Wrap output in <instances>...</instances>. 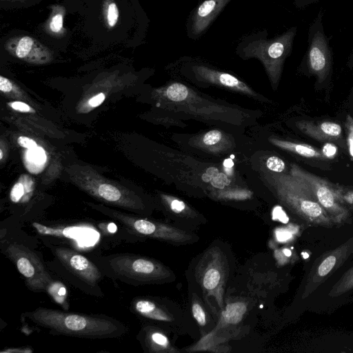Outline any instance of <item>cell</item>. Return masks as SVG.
<instances>
[{
  "label": "cell",
  "mask_w": 353,
  "mask_h": 353,
  "mask_svg": "<svg viewBox=\"0 0 353 353\" xmlns=\"http://www.w3.org/2000/svg\"><path fill=\"white\" fill-rule=\"evenodd\" d=\"M119 9L115 2L108 0L104 6V17L108 27L116 26L119 19Z\"/></svg>",
  "instance_id": "obj_26"
},
{
  "label": "cell",
  "mask_w": 353,
  "mask_h": 353,
  "mask_svg": "<svg viewBox=\"0 0 353 353\" xmlns=\"http://www.w3.org/2000/svg\"><path fill=\"white\" fill-rule=\"evenodd\" d=\"M219 174V170L216 168L210 167L203 174L201 179L205 182H210Z\"/></svg>",
  "instance_id": "obj_37"
},
{
  "label": "cell",
  "mask_w": 353,
  "mask_h": 353,
  "mask_svg": "<svg viewBox=\"0 0 353 353\" xmlns=\"http://www.w3.org/2000/svg\"><path fill=\"white\" fill-rule=\"evenodd\" d=\"M137 339L143 350L150 353L178 352L172 345L168 337L159 328L152 325H144L141 329Z\"/></svg>",
  "instance_id": "obj_15"
},
{
  "label": "cell",
  "mask_w": 353,
  "mask_h": 353,
  "mask_svg": "<svg viewBox=\"0 0 353 353\" xmlns=\"http://www.w3.org/2000/svg\"><path fill=\"white\" fill-rule=\"evenodd\" d=\"M1 248L2 252L14 264L30 290L34 292L46 291L53 279L33 250L21 243L2 240Z\"/></svg>",
  "instance_id": "obj_7"
},
{
  "label": "cell",
  "mask_w": 353,
  "mask_h": 353,
  "mask_svg": "<svg viewBox=\"0 0 353 353\" xmlns=\"http://www.w3.org/2000/svg\"><path fill=\"white\" fill-rule=\"evenodd\" d=\"M130 310L136 315L148 320L170 323L173 316L163 305L150 297L139 296L130 303Z\"/></svg>",
  "instance_id": "obj_14"
},
{
  "label": "cell",
  "mask_w": 353,
  "mask_h": 353,
  "mask_svg": "<svg viewBox=\"0 0 353 353\" xmlns=\"http://www.w3.org/2000/svg\"><path fill=\"white\" fill-rule=\"evenodd\" d=\"M52 252L61 265L79 281L90 288H97L103 278L98 265L84 255L63 246L50 245Z\"/></svg>",
  "instance_id": "obj_10"
},
{
  "label": "cell",
  "mask_w": 353,
  "mask_h": 353,
  "mask_svg": "<svg viewBox=\"0 0 353 353\" xmlns=\"http://www.w3.org/2000/svg\"><path fill=\"white\" fill-rule=\"evenodd\" d=\"M230 1H203L188 19L186 28L188 37L194 40L200 38Z\"/></svg>",
  "instance_id": "obj_12"
},
{
  "label": "cell",
  "mask_w": 353,
  "mask_h": 353,
  "mask_svg": "<svg viewBox=\"0 0 353 353\" xmlns=\"http://www.w3.org/2000/svg\"><path fill=\"white\" fill-rule=\"evenodd\" d=\"M9 105L12 109L19 112H28L31 111L30 105L21 101H14L9 103Z\"/></svg>",
  "instance_id": "obj_36"
},
{
  "label": "cell",
  "mask_w": 353,
  "mask_h": 353,
  "mask_svg": "<svg viewBox=\"0 0 353 353\" xmlns=\"http://www.w3.org/2000/svg\"><path fill=\"white\" fill-rule=\"evenodd\" d=\"M61 8L60 7L59 10H54L50 19L48 28L54 34H60L63 30L64 10H61Z\"/></svg>",
  "instance_id": "obj_27"
},
{
  "label": "cell",
  "mask_w": 353,
  "mask_h": 353,
  "mask_svg": "<svg viewBox=\"0 0 353 353\" xmlns=\"http://www.w3.org/2000/svg\"><path fill=\"white\" fill-rule=\"evenodd\" d=\"M13 84L8 79L0 77V90L4 93H9L13 89Z\"/></svg>",
  "instance_id": "obj_35"
},
{
  "label": "cell",
  "mask_w": 353,
  "mask_h": 353,
  "mask_svg": "<svg viewBox=\"0 0 353 353\" xmlns=\"http://www.w3.org/2000/svg\"><path fill=\"white\" fill-rule=\"evenodd\" d=\"M17 142L21 147L28 150L37 147L34 140L24 136L19 137Z\"/></svg>",
  "instance_id": "obj_34"
},
{
  "label": "cell",
  "mask_w": 353,
  "mask_h": 353,
  "mask_svg": "<svg viewBox=\"0 0 353 353\" xmlns=\"http://www.w3.org/2000/svg\"><path fill=\"white\" fill-rule=\"evenodd\" d=\"M33 226L39 233L43 235L65 236V238L72 237L71 232L68 230L67 228L57 230L37 223H34Z\"/></svg>",
  "instance_id": "obj_28"
},
{
  "label": "cell",
  "mask_w": 353,
  "mask_h": 353,
  "mask_svg": "<svg viewBox=\"0 0 353 353\" xmlns=\"http://www.w3.org/2000/svg\"><path fill=\"white\" fill-rule=\"evenodd\" d=\"M105 99V94L103 92H101V93L97 94L94 97H92L89 100L88 103L90 106L95 108V107L101 105Z\"/></svg>",
  "instance_id": "obj_38"
},
{
  "label": "cell",
  "mask_w": 353,
  "mask_h": 353,
  "mask_svg": "<svg viewBox=\"0 0 353 353\" xmlns=\"http://www.w3.org/2000/svg\"><path fill=\"white\" fill-rule=\"evenodd\" d=\"M353 252V239H350L337 248L326 253L311 270L305 288L304 296H307L327 277L335 269H337Z\"/></svg>",
  "instance_id": "obj_11"
},
{
  "label": "cell",
  "mask_w": 353,
  "mask_h": 353,
  "mask_svg": "<svg viewBox=\"0 0 353 353\" xmlns=\"http://www.w3.org/2000/svg\"><path fill=\"white\" fill-rule=\"evenodd\" d=\"M268 168L276 172H281L285 168L284 161L277 157H270L266 161Z\"/></svg>",
  "instance_id": "obj_31"
},
{
  "label": "cell",
  "mask_w": 353,
  "mask_h": 353,
  "mask_svg": "<svg viewBox=\"0 0 353 353\" xmlns=\"http://www.w3.org/2000/svg\"><path fill=\"white\" fill-rule=\"evenodd\" d=\"M27 159L32 163L41 165L46 161V156L43 148L37 146L29 150Z\"/></svg>",
  "instance_id": "obj_29"
},
{
  "label": "cell",
  "mask_w": 353,
  "mask_h": 353,
  "mask_svg": "<svg viewBox=\"0 0 353 353\" xmlns=\"http://www.w3.org/2000/svg\"><path fill=\"white\" fill-rule=\"evenodd\" d=\"M320 0H294V5L299 9L305 8L312 4L316 3Z\"/></svg>",
  "instance_id": "obj_39"
},
{
  "label": "cell",
  "mask_w": 353,
  "mask_h": 353,
  "mask_svg": "<svg viewBox=\"0 0 353 353\" xmlns=\"http://www.w3.org/2000/svg\"><path fill=\"white\" fill-rule=\"evenodd\" d=\"M5 46L13 56L32 63H46L52 58L51 51L46 46L29 36L11 38Z\"/></svg>",
  "instance_id": "obj_13"
},
{
  "label": "cell",
  "mask_w": 353,
  "mask_h": 353,
  "mask_svg": "<svg viewBox=\"0 0 353 353\" xmlns=\"http://www.w3.org/2000/svg\"><path fill=\"white\" fill-rule=\"evenodd\" d=\"M166 95L171 101L180 102L184 101L188 97V90L185 85L180 83H174L168 88Z\"/></svg>",
  "instance_id": "obj_24"
},
{
  "label": "cell",
  "mask_w": 353,
  "mask_h": 353,
  "mask_svg": "<svg viewBox=\"0 0 353 353\" xmlns=\"http://www.w3.org/2000/svg\"><path fill=\"white\" fill-rule=\"evenodd\" d=\"M10 1H26V0H10Z\"/></svg>",
  "instance_id": "obj_43"
},
{
  "label": "cell",
  "mask_w": 353,
  "mask_h": 353,
  "mask_svg": "<svg viewBox=\"0 0 353 353\" xmlns=\"http://www.w3.org/2000/svg\"><path fill=\"white\" fill-rule=\"evenodd\" d=\"M94 261L107 276L132 285L161 284L175 277L174 272L160 261L134 254L101 256Z\"/></svg>",
  "instance_id": "obj_2"
},
{
  "label": "cell",
  "mask_w": 353,
  "mask_h": 353,
  "mask_svg": "<svg viewBox=\"0 0 353 353\" xmlns=\"http://www.w3.org/2000/svg\"><path fill=\"white\" fill-rule=\"evenodd\" d=\"M222 138V134L219 130H213L207 132L203 139L205 145H211L218 143Z\"/></svg>",
  "instance_id": "obj_32"
},
{
  "label": "cell",
  "mask_w": 353,
  "mask_h": 353,
  "mask_svg": "<svg viewBox=\"0 0 353 353\" xmlns=\"http://www.w3.org/2000/svg\"><path fill=\"white\" fill-rule=\"evenodd\" d=\"M212 185L216 188L223 189L230 183V180L223 173H219L211 181Z\"/></svg>",
  "instance_id": "obj_33"
},
{
  "label": "cell",
  "mask_w": 353,
  "mask_h": 353,
  "mask_svg": "<svg viewBox=\"0 0 353 353\" xmlns=\"http://www.w3.org/2000/svg\"><path fill=\"white\" fill-rule=\"evenodd\" d=\"M347 132V143L350 154L353 158V117L347 116L345 123Z\"/></svg>",
  "instance_id": "obj_30"
},
{
  "label": "cell",
  "mask_w": 353,
  "mask_h": 353,
  "mask_svg": "<svg viewBox=\"0 0 353 353\" xmlns=\"http://www.w3.org/2000/svg\"><path fill=\"white\" fill-rule=\"evenodd\" d=\"M21 320L51 334L77 338H118L128 332V327L123 323L103 314L74 313L42 307L23 313Z\"/></svg>",
  "instance_id": "obj_1"
},
{
  "label": "cell",
  "mask_w": 353,
  "mask_h": 353,
  "mask_svg": "<svg viewBox=\"0 0 353 353\" xmlns=\"http://www.w3.org/2000/svg\"><path fill=\"white\" fill-rule=\"evenodd\" d=\"M271 142L277 147L306 158L326 159L327 156L321 150L310 145L296 143L279 139H271Z\"/></svg>",
  "instance_id": "obj_18"
},
{
  "label": "cell",
  "mask_w": 353,
  "mask_h": 353,
  "mask_svg": "<svg viewBox=\"0 0 353 353\" xmlns=\"http://www.w3.org/2000/svg\"><path fill=\"white\" fill-rule=\"evenodd\" d=\"M46 292L57 304L63 309L68 310V291L66 287L60 281L52 280L47 286Z\"/></svg>",
  "instance_id": "obj_22"
},
{
  "label": "cell",
  "mask_w": 353,
  "mask_h": 353,
  "mask_svg": "<svg viewBox=\"0 0 353 353\" xmlns=\"http://www.w3.org/2000/svg\"><path fill=\"white\" fill-rule=\"evenodd\" d=\"M99 210L119 223L127 232L139 237L157 239L174 245L190 244L198 240L196 234L183 228L110 209Z\"/></svg>",
  "instance_id": "obj_5"
},
{
  "label": "cell",
  "mask_w": 353,
  "mask_h": 353,
  "mask_svg": "<svg viewBox=\"0 0 353 353\" xmlns=\"http://www.w3.org/2000/svg\"><path fill=\"white\" fill-rule=\"evenodd\" d=\"M347 66L350 68H353V48L350 53L347 59Z\"/></svg>",
  "instance_id": "obj_40"
},
{
  "label": "cell",
  "mask_w": 353,
  "mask_h": 353,
  "mask_svg": "<svg viewBox=\"0 0 353 353\" xmlns=\"http://www.w3.org/2000/svg\"><path fill=\"white\" fill-rule=\"evenodd\" d=\"M193 70L199 76L208 81L244 91L248 90V88L243 83L230 74L216 71L201 65L193 66Z\"/></svg>",
  "instance_id": "obj_17"
},
{
  "label": "cell",
  "mask_w": 353,
  "mask_h": 353,
  "mask_svg": "<svg viewBox=\"0 0 353 353\" xmlns=\"http://www.w3.org/2000/svg\"><path fill=\"white\" fill-rule=\"evenodd\" d=\"M291 174L303 180L312 191L317 202L334 223H341L349 217L341 191L326 180L292 165Z\"/></svg>",
  "instance_id": "obj_9"
},
{
  "label": "cell",
  "mask_w": 353,
  "mask_h": 353,
  "mask_svg": "<svg viewBox=\"0 0 353 353\" xmlns=\"http://www.w3.org/2000/svg\"><path fill=\"white\" fill-rule=\"evenodd\" d=\"M33 188L34 182L32 179L27 175H23L11 189L10 199L14 203L27 200L31 196Z\"/></svg>",
  "instance_id": "obj_21"
},
{
  "label": "cell",
  "mask_w": 353,
  "mask_h": 353,
  "mask_svg": "<svg viewBox=\"0 0 353 353\" xmlns=\"http://www.w3.org/2000/svg\"><path fill=\"white\" fill-rule=\"evenodd\" d=\"M3 158V154L2 150L1 149L0 150V159L2 160Z\"/></svg>",
  "instance_id": "obj_42"
},
{
  "label": "cell",
  "mask_w": 353,
  "mask_h": 353,
  "mask_svg": "<svg viewBox=\"0 0 353 353\" xmlns=\"http://www.w3.org/2000/svg\"><path fill=\"white\" fill-rule=\"evenodd\" d=\"M223 165L225 168H232L234 165L233 161L231 159L225 160Z\"/></svg>",
  "instance_id": "obj_41"
},
{
  "label": "cell",
  "mask_w": 353,
  "mask_h": 353,
  "mask_svg": "<svg viewBox=\"0 0 353 353\" xmlns=\"http://www.w3.org/2000/svg\"><path fill=\"white\" fill-rule=\"evenodd\" d=\"M276 185L281 201L302 221L314 225L333 226L334 222L303 180L292 174L281 175L277 178Z\"/></svg>",
  "instance_id": "obj_4"
},
{
  "label": "cell",
  "mask_w": 353,
  "mask_h": 353,
  "mask_svg": "<svg viewBox=\"0 0 353 353\" xmlns=\"http://www.w3.org/2000/svg\"><path fill=\"white\" fill-rule=\"evenodd\" d=\"M323 14L321 8L310 25L307 49L303 61L306 72L315 76L319 84L330 77L333 63L330 38L325 32L323 23Z\"/></svg>",
  "instance_id": "obj_6"
},
{
  "label": "cell",
  "mask_w": 353,
  "mask_h": 353,
  "mask_svg": "<svg viewBox=\"0 0 353 353\" xmlns=\"http://www.w3.org/2000/svg\"><path fill=\"white\" fill-rule=\"evenodd\" d=\"M228 274V260L217 247L205 250L197 263L195 276L206 298L212 297L223 309V295Z\"/></svg>",
  "instance_id": "obj_8"
},
{
  "label": "cell",
  "mask_w": 353,
  "mask_h": 353,
  "mask_svg": "<svg viewBox=\"0 0 353 353\" xmlns=\"http://www.w3.org/2000/svg\"><path fill=\"white\" fill-rule=\"evenodd\" d=\"M296 33L297 27L292 26L279 35L268 38L266 30H260L243 37L236 52L243 59H259L271 76L278 79L285 60L292 52Z\"/></svg>",
  "instance_id": "obj_3"
},
{
  "label": "cell",
  "mask_w": 353,
  "mask_h": 353,
  "mask_svg": "<svg viewBox=\"0 0 353 353\" xmlns=\"http://www.w3.org/2000/svg\"><path fill=\"white\" fill-rule=\"evenodd\" d=\"M192 314L197 323L205 327L208 323L207 312L201 301L196 297H193L191 306Z\"/></svg>",
  "instance_id": "obj_25"
},
{
  "label": "cell",
  "mask_w": 353,
  "mask_h": 353,
  "mask_svg": "<svg viewBox=\"0 0 353 353\" xmlns=\"http://www.w3.org/2000/svg\"><path fill=\"white\" fill-rule=\"evenodd\" d=\"M163 199L168 208L173 214L179 216L180 219L192 220L198 226L201 225L198 221H196V213L192 212L183 201L168 196H163Z\"/></svg>",
  "instance_id": "obj_20"
},
{
  "label": "cell",
  "mask_w": 353,
  "mask_h": 353,
  "mask_svg": "<svg viewBox=\"0 0 353 353\" xmlns=\"http://www.w3.org/2000/svg\"><path fill=\"white\" fill-rule=\"evenodd\" d=\"M247 310V305L243 301L228 303L222 310L220 323L222 325H234L243 319Z\"/></svg>",
  "instance_id": "obj_19"
},
{
  "label": "cell",
  "mask_w": 353,
  "mask_h": 353,
  "mask_svg": "<svg viewBox=\"0 0 353 353\" xmlns=\"http://www.w3.org/2000/svg\"><path fill=\"white\" fill-rule=\"evenodd\" d=\"M353 289V267L343 274L330 292L332 296H340Z\"/></svg>",
  "instance_id": "obj_23"
},
{
  "label": "cell",
  "mask_w": 353,
  "mask_h": 353,
  "mask_svg": "<svg viewBox=\"0 0 353 353\" xmlns=\"http://www.w3.org/2000/svg\"><path fill=\"white\" fill-rule=\"evenodd\" d=\"M296 125L306 135L321 141H336L342 135L341 126L334 122L302 121L298 122Z\"/></svg>",
  "instance_id": "obj_16"
}]
</instances>
